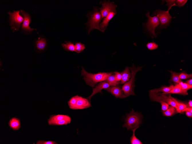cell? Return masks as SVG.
Listing matches in <instances>:
<instances>
[{"label":"cell","instance_id":"6da1fadb","mask_svg":"<svg viewBox=\"0 0 192 144\" xmlns=\"http://www.w3.org/2000/svg\"><path fill=\"white\" fill-rule=\"evenodd\" d=\"M81 75L84 77L83 79L88 85L94 87L96 84L105 81L108 78L113 74V72L99 73L97 74H89L82 67Z\"/></svg>","mask_w":192,"mask_h":144},{"label":"cell","instance_id":"7a4b0ae2","mask_svg":"<svg viewBox=\"0 0 192 144\" xmlns=\"http://www.w3.org/2000/svg\"><path fill=\"white\" fill-rule=\"evenodd\" d=\"M93 12L89 13L87 15L88 18L87 22L85 24L88 29V34L93 29H96L104 33L106 29L102 30L100 27V23L102 19V16L98 8L94 7Z\"/></svg>","mask_w":192,"mask_h":144},{"label":"cell","instance_id":"3957f363","mask_svg":"<svg viewBox=\"0 0 192 144\" xmlns=\"http://www.w3.org/2000/svg\"><path fill=\"white\" fill-rule=\"evenodd\" d=\"M142 67H136L133 64L132 67L129 68L131 72V77L128 82L124 84L122 88L124 94L127 97L131 95H136L134 92V88L135 87L134 85L135 76L138 72L142 70Z\"/></svg>","mask_w":192,"mask_h":144},{"label":"cell","instance_id":"277c9868","mask_svg":"<svg viewBox=\"0 0 192 144\" xmlns=\"http://www.w3.org/2000/svg\"><path fill=\"white\" fill-rule=\"evenodd\" d=\"M141 122V117L140 115L132 110L131 112L127 115L123 127H126L128 130H132L139 127Z\"/></svg>","mask_w":192,"mask_h":144},{"label":"cell","instance_id":"5b68a950","mask_svg":"<svg viewBox=\"0 0 192 144\" xmlns=\"http://www.w3.org/2000/svg\"><path fill=\"white\" fill-rule=\"evenodd\" d=\"M170 10L166 11L161 10H157L154 11L152 16L158 17L160 23V25L158 28V29L166 28L169 25L171 19L173 18L169 13Z\"/></svg>","mask_w":192,"mask_h":144},{"label":"cell","instance_id":"8992f818","mask_svg":"<svg viewBox=\"0 0 192 144\" xmlns=\"http://www.w3.org/2000/svg\"><path fill=\"white\" fill-rule=\"evenodd\" d=\"M146 15L148 20L147 23L144 24V26L150 33L152 38H156L157 36L155 33V30L156 27H158L160 24L158 18L156 16L151 17L149 11L146 14Z\"/></svg>","mask_w":192,"mask_h":144},{"label":"cell","instance_id":"52a82bcc","mask_svg":"<svg viewBox=\"0 0 192 144\" xmlns=\"http://www.w3.org/2000/svg\"><path fill=\"white\" fill-rule=\"evenodd\" d=\"M20 11H14L13 13L9 12L10 25L13 32L19 30L21 24L24 21V18L19 14Z\"/></svg>","mask_w":192,"mask_h":144},{"label":"cell","instance_id":"ba28073f","mask_svg":"<svg viewBox=\"0 0 192 144\" xmlns=\"http://www.w3.org/2000/svg\"><path fill=\"white\" fill-rule=\"evenodd\" d=\"M100 3L102 6V7L99 9L102 19L106 17L111 12L117 13L116 8L117 6L114 4V2L105 1L101 2Z\"/></svg>","mask_w":192,"mask_h":144},{"label":"cell","instance_id":"9c48e42d","mask_svg":"<svg viewBox=\"0 0 192 144\" xmlns=\"http://www.w3.org/2000/svg\"><path fill=\"white\" fill-rule=\"evenodd\" d=\"M20 11L24 18L23 23L22 25V29L25 31L29 33H31L34 30H36V29L31 28L30 27L31 21L30 15L23 10H21Z\"/></svg>","mask_w":192,"mask_h":144},{"label":"cell","instance_id":"30bf717a","mask_svg":"<svg viewBox=\"0 0 192 144\" xmlns=\"http://www.w3.org/2000/svg\"><path fill=\"white\" fill-rule=\"evenodd\" d=\"M105 90L114 95L117 98H124L127 97L124 94L122 89L119 86H113L109 87Z\"/></svg>","mask_w":192,"mask_h":144},{"label":"cell","instance_id":"8fae6325","mask_svg":"<svg viewBox=\"0 0 192 144\" xmlns=\"http://www.w3.org/2000/svg\"><path fill=\"white\" fill-rule=\"evenodd\" d=\"M91 106L90 102L87 99L79 96L75 109H83Z\"/></svg>","mask_w":192,"mask_h":144},{"label":"cell","instance_id":"7c38bea8","mask_svg":"<svg viewBox=\"0 0 192 144\" xmlns=\"http://www.w3.org/2000/svg\"><path fill=\"white\" fill-rule=\"evenodd\" d=\"M149 96L152 101L158 102L161 104L162 111H164L168 109L169 105L162 100L158 93H154L150 91Z\"/></svg>","mask_w":192,"mask_h":144},{"label":"cell","instance_id":"4fadbf2b","mask_svg":"<svg viewBox=\"0 0 192 144\" xmlns=\"http://www.w3.org/2000/svg\"><path fill=\"white\" fill-rule=\"evenodd\" d=\"M110 86L109 84L106 81L101 82L93 89L92 94L90 96L88 97V99L90 101L91 97L95 94L98 93H102V90H105Z\"/></svg>","mask_w":192,"mask_h":144},{"label":"cell","instance_id":"5bb4252c","mask_svg":"<svg viewBox=\"0 0 192 144\" xmlns=\"http://www.w3.org/2000/svg\"><path fill=\"white\" fill-rule=\"evenodd\" d=\"M177 94L184 95L188 94L187 91L183 90L179 84H175L173 88L169 92L166 93H163V94Z\"/></svg>","mask_w":192,"mask_h":144},{"label":"cell","instance_id":"9a60e30c","mask_svg":"<svg viewBox=\"0 0 192 144\" xmlns=\"http://www.w3.org/2000/svg\"><path fill=\"white\" fill-rule=\"evenodd\" d=\"M116 13V12H111L109 13L106 17L104 18L103 22L100 25V27L101 30H103L106 29L109 22Z\"/></svg>","mask_w":192,"mask_h":144},{"label":"cell","instance_id":"2e32d148","mask_svg":"<svg viewBox=\"0 0 192 144\" xmlns=\"http://www.w3.org/2000/svg\"><path fill=\"white\" fill-rule=\"evenodd\" d=\"M160 98L163 101L167 103L168 105L174 107L175 109L177 108V104L172 99V97L170 94L168 96L165 94L161 93L158 94Z\"/></svg>","mask_w":192,"mask_h":144},{"label":"cell","instance_id":"e0dca14e","mask_svg":"<svg viewBox=\"0 0 192 144\" xmlns=\"http://www.w3.org/2000/svg\"><path fill=\"white\" fill-rule=\"evenodd\" d=\"M122 79L121 81V84H125L129 80L132 76L131 72L130 71L129 68L126 67L122 73Z\"/></svg>","mask_w":192,"mask_h":144},{"label":"cell","instance_id":"ac0fdd59","mask_svg":"<svg viewBox=\"0 0 192 144\" xmlns=\"http://www.w3.org/2000/svg\"><path fill=\"white\" fill-rule=\"evenodd\" d=\"M9 125L10 127L15 130H18L21 126L20 120L16 118L11 119L9 122Z\"/></svg>","mask_w":192,"mask_h":144},{"label":"cell","instance_id":"d6986e66","mask_svg":"<svg viewBox=\"0 0 192 144\" xmlns=\"http://www.w3.org/2000/svg\"><path fill=\"white\" fill-rule=\"evenodd\" d=\"M68 115H57L51 116L48 120V123L49 125L51 123L55 121H58L64 119H66L69 117Z\"/></svg>","mask_w":192,"mask_h":144},{"label":"cell","instance_id":"ffe728a7","mask_svg":"<svg viewBox=\"0 0 192 144\" xmlns=\"http://www.w3.org/2000/svg\"><path fill=\"white\" fill-rule=\"evenodd\" d=\"M37 48L40 50H42L44 49L46 46V40L44 38H39L36 42Z\"/></svg>","mask_w":192,"mask_h":144},{"label":"cell","instance_id":"44dd1931","mask_svg":"<svg viewBox=\"0 0 192 144\" xmlns=\"http://www.w3.org/2000/svg\"><path fill=\"white\" fill-rule=\"evenodd\" d=\"M174 87V86L171 85L169 87H162L160 88L154 89L151 90L150 91L154 93H158L159 92H162L163 93H166L169 92Z\"/></svg>","mask_w":192,"mask_h":144},{"label":"cell","instance_id":"7402d4cb","mask_svg":"<svg viewBox=\"0 0 192 144\" xmlns=\"http://www.w3.org/2000/svg\"><path fill=\"white\" fill-rule=\"evenodd\" d=\"M172 98L175 102L177 105V108L176 109V113H182V111L187 107V104L178 101L176 99L173 97H172Z\"/></svg>","mask_w":192,"mask_h":144},{"label":"cell","instance_id":"603a6c76","mask_svg":"<svg viewBox=\"0 0 192 144\" xmlns=\"http://www.w3.org/2000/svg\"><path fill=\"white\" fill-rule=\"evenodd\" d=\"M62 45L64 50H65L76 52L75 46L70 42H66V44H63Z\"/></svg>","mask_w":192,"mask_h":144},{"label":"cell","instance_id":"cb8c5ba5","mask_svg":"<svg viewBox=\"0 0 192 144\" xmlns=\"http://www.w3.org/2000/svg\"><path fill=\"white\" fill-rule=\"evenodd\" d=\"M106 82L108 83L111 86H115L120 83V82L117 81L114 75H111L109 76Z\"/></svg>","mask_w":192,"mask_h":144},{"label":"cell","instance_id":"d4e9b609","mask_svg":"<svg viewBox=\"0 0 192 144\" xmlns=\"http://www.w3.org/2000/svg\"><path fill=\"white\" fill-rule=\"evenodd\" d=\"M171 74L172 81L177 84H179L182 82L179 77L180 73H177L172 70L169 71Z\"/></svg>","mask_w":192,"mask_h":144},{"label":"cell","instance_id":"484cf974","mask_svg":"<svg viewBox=\"0 0 192 144\" xmlns=\"http://www.w3.org/2000/svg\"><path fill=\"white\" fill-rule=\"evenodd\" d=\"M71 121V118L70 117L68 118L64 119L58 121L54 122L51 123L50 125H66L70 123Z\"/></svg>","mask_w":192,"mask_h":144},{"label":"cell","instance_id":"4316f807","mask_svg":"<svg viewBox=\"0 0 192 144\" xmlns=\"http://www.w3.org/2000/svg\"><path fill=\"white\" fill-rule=\"evenodd\" d=\"M78 96L77 95L72 97L68 102V105L70 109H75Z\"/></svg>","mask_w":192,"mask_h":144},{"label":"cell","instance_id":"83f0119b","mask_svg":"<svg viewBox=\"0 0 192 144\" xmlns=\"http://www.w3.org/2000/svg\"><path fill=\"white\" fill-rule=\"evenodd\" d=\"M176 112L175 108L171 106H169L168 109L163 112L164 115L166 116H171L174 115Z\"/></svg>","mask_w":192,"mask_h":144},{"label":"cell","instance_id":"f1b7e54d","mask_svg":"<svg viewBox=\"0 0 192 144\" xmlns=\"http://www.w3.org/2000/svg\"><path fill=\"white\" fill-rule=\"evenodd\" d=\"M139 127H137L133 130V135L132 137L131 138L130 142L132 144H142L143 143L137 138L135 134V132L136 130Z\"/></svg>","mask_w":192,"mask_h":144},{"label":"cell","instance_id":"f546056e","mask_svg":"<svg viewBox=\"0 0 192 144\" xmlns=\"http://www.w3.org/2000/svg\"><path fill=\"white\" fill-rule=\"evenodd\" d=\"M75 46L76 52L78 53L82 52L85 48V45L81 42L76 43Z\"/></svg>","mask_w":192,"mask_h":144},{"label":"cell","instance_id":"4dcf8cb0","mask_svg":"<svg viewBox=\"0 0 192 144\" xmlns=\"http://www.w3.org/2000/svg\"><path fill=\"white\" fill-rule=\"evenodd\" d=\"M146 46L148 49L150 50L156 49L158 47V45L154 42L148 43Z\"/></svg>","mask_w":192,"mask_h":144},{"label":"cell","instance_id":"1f68e13d","mask_svg":"<svg viewBox=\"0 0 192 144\" xmlns=\"http://www.w3.org/2000/svg\"><path fill=\"white\" fill-rule=\"evenodd\" d=\"M181 89L187 91L189 89H192V85H189L187 83H183L182 82L179 84Z\"/></svg>","mask_w":192,"mask_h":144},{"label":"cell","instance_id":"d6a6232c","mask_svg":"<svg viewBox=\"0 0 192 144\" xmlns=\"http://www.w3.org/2000/svg\"><path fill=\"white\" fill-rule=\"evenodd\" d=\"M179 77L181 80H186L189 78H192V74H189L185 73H182L180 74Z\"/></svg>","mask_w":192,"mask_h":144},{"label":"cell","instance_id":"836d02e7","mask_svg":"<svg viewBox=\"0 0 192 144\" xmlns=\"http://www.w3.org/2000/svg\"><path fill=\"white\" fill-rule=\"evenodd\" d=\"M176 1H166V5L168 7V10H170L172 7L173 6H176L175 4V2Z\"/></svg>","mask_w":192,"mask_h":144},{"label":"cell","instance_id":"e575fe53","mask_svg":"<svg viewBox=\"0 0 192 144\" xmlns=\"http://www.w3.org/2000/svg\"><path fill=\"white\" fill-rule=\"evenodd\" d=\"M187 0H177L175 2L176 6L179 7H182L187 2Z\"/></svg>","mask_w":192,"mask_h":144},{"label":"cell","instance_id":"d590c367","mask_svg":"<svg viewBox=\"0 0 192 144\" xmlns=\"http://www.w3.org/2000/svg\"><path fill=\"white\" fill-rule=\"evenodd\" d=\"M37 144H57L55 141H39L37 143Z\"/></svg>","mask_w":192,"mask_h":144},{"label":"cell","instance_id":"8d00e7d4","mask_svg":"<svg viewBox=\"0 0 192 144\" xmlns=\"http://www.w3.org/2000/svg\"><path fill=\"white\" fill-rule=\"evenodd\" d=\"M114 73L115 74V76L116 80L120 82L122 79V75L121 73L117 71L114 72Z\"/></svg>","mask_w":192,"mask_h":144},{"label":"cell","instance_id":"74e56055","mask_svg":"<svg viewBox=\"0 0 192 144\" xmlns=\"http://www.w3.org/2000/svg\"><path fill=\"white\" fill-rule=\"evenodd\" d=\"M186 111H189L192 113V108L186 107L182 111V113Z\"/></svg>","mask_w":192,"mask_h":144},{"label":"cell","instance_id":"f35d334b","mask_svg":"<svg viewBox=\"0 0 192 144\" xmlns=\"http://www.w3.org/2000/svg\"><path fill=\"white\" fill-rule=\"evenodd\" d=\"M187 107L188 108H192V101L190 100L188 102V104H186Z\"/></svg>","mask_w":192,"mask_h":144},{"label":"cell","instance_id":"ab89813d","mask_svg":"<svg viewBox=\"0 0 192 144\" xmlns=\"http://www.w3.org/2000/svg\"><path fill=\"white\" fill-rule=\"evenodd\" d=\"M186 115L189 117H192V113L189 111L186 112Z\"/></svg>","mask_w":192,"mask_h":144},{"label":"cell","instance_id":"60d3db41","mask_svg":"<svg viewBox=\"0 0 192 144\" xmlns=\"http://www.w3.org/2000/svg\"><path fill=\"white\" fill-rule=\"evenodd\" d=\"M186 83L189 85H192V80L191 79L186 81Z\"/></svg>","mask_w":192,"mask_h":144}]
</instances>
